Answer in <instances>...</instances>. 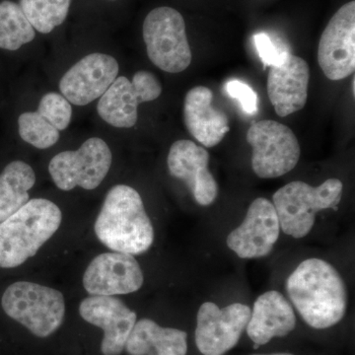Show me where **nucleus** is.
Returning a JSON list of instances; mask_svg holds the SVG:
<instances>
[{"label": "nucleus", "mask_w": 355, "mask_h": 355, "mask_svg": "<svg viewBox=\"0 0 355 355\" xmlns=\"http://www.w3.org/2000/svg\"><path fill=\"white\" fill-rule=\"evenodd\" d=\"M37 112L60 132L67 130L71 121V104L58 93L51 92L44 95Z\"/></svg>", "instance_id": "25"}, {"label": "nucleus", "mask_w": 355, "mask_h": 355, "mask_svg": "<svg viewBox=\"0 0 355 355\" xmlns=\"http://www.w3.org/2000/svg\"><path fill=\"white\" fill-rule=\"evenodd\" d=\"M36 37L19 4L10 0L0 3V49L19 50Z\"/></svg>", "instance_id": "22"}, {"label": "nucleus", "mask_w": 355, "mask_h": 355, "mask_svg": "<svg viewBox=\"0 0 355 355\" xmlns=\"http://www.w3.org/2000/svg\"><path fill=\"white\" fill-rule=\"evenodd\" d=\"M309 81V65L291 53L282 64L270 67L266 89L277 116H287L304 108Z\"/></svg>", "instance_id": "17"}, {"label": "nucleus", "mask_w": 355, "mask_h": 355, "mask_svg": "<svg viewBox=\"0 0 355 355\" xmlns=\"http://www.w3.org/2000/svg\"><path fill=\"white\" fill-rule=\"evenodd\" d=\"M36 183L31 166L13 161L0 174V222L6 220L29 202V190Z\"/></svg>", "instance_id": "21"}, {"label": "nucleus", "mask_w": 355, "mask_h": 355, "mask_svg": "<svg viewBox=\"0 0 355 355\" xmlns=\"http://www.w3.org/2000/svg\"><path fill=\"white\" fill-rule=\"evenodd\" d=\"M226 92L231 98L239 101L243 111L248 114H256L259 111L258 95L253 88L243 81L232 79L225 84Z\"/></svg>", "instance_id": "26"}, {"label": "nucleus", "mask_w": 355, "mask_h": 355, "mask_svg": "<svg viewBox=\"0 0 355 355\" xmlns=\"http://www.w3.org/2000/svg\"><path fill=\"white\" fill-rule=\"evenodd\" d=\"M354 81H355V79L354 77V79H352V93H354H354H355Z\"/></svg>", "instance_id": "29"}, {"label": "nucleus", "mask_w": 355, "mask_h": 355, "mask_svg": "<svg viewBox=\"0 0 355 355\" xmlns=\"http://www.w3.org/2000/svg\"><path fill=\"white\" fill-rule=\"evenodd\" d=\"M343 184L329 179L318 187L294 181L275 191L272 205L284 234L300 239L312 230L315 217L321 210L338 209L342 200Z\"/></svg>", "instance_id": "4"}, {"label": "nucleus", "mask_w": 355, "mask_h": 355, "mask_svg": "<svg viewBox=\"0 0 355 355\" xmlns=\"http://www.w3.org/2000/svg\"><path fill=\"white\" fill-rule=\"evenodd\" d=\"M167 163L171 176L187 184L198 205L207 207L214 202L218 184L209 170L207 149L191 140H177L170 148Z\"/></svg>", "instance_id": "16"}, {"label": "nucleus", "mask_w": 355, "mask_h": 355, "mask_svg": "<svg viewBox=\"0 0 355 355\" xmlns=\"http://www.w3.org/2000/svg\"><path fill=\"white\" fill-rule=\"evenodd\" d=\"M111 149L105 140L92 137L76 151H64L51 159L49 172L53 183L62 191L76 187L94 190L101 184L111 168Z\"/></svg>", "instance_id": "8"}, {"label": "nucleus", "mask_w": 355, "mask_h": 355, "mask_svg": "<svg viewBox=\"0 0 355 355\" xmlns=\"http://www.w3.org/2000/svg\"><path fill=\"white\" fill-rule=\"evenodd\" d=\"M253 355H294L291 354H286V352H282V354H253Z\"/></svg>", "instance_id": "28"}, {"label": "nucleus", "mask_w": 355, "mask_h": 355, "mask_svg": "<svg viewBox=\"0 0 355 355\" xmlns=\"http://www.w3.org/2000/svg\"><path fill=\"white\" fill-rule=\"evenodd\" d=\"M79 313L87 323L104 331L103 355H120L123 352L137 316L121 299L91 295L80 303Z\"/></svg>", "instance_id": "15"}, {"label": "nucleus", "mask_w": 355, "mask_h": 355, "mask_svg": "<svg viewBox=\"0 0 355 355\" xmlns=\"http://www.w3.org/2000/svg\"><path fill=\"white\" fill-rule=\"evenodd\" d=\"M71 0H20V7L34 30L49 34L67 19Z\"/></svg>", "instance_id": "23"}, {"label": "nucleus", "mask_w": 355, "mask_h": 355, "mask_svg": "<svg viewBox=\"0 0 355 355\" xmlns=\"http://www.w3.org/2000/svg\"><path fill=\"white\" fill-rule=\"evenodd\" d=\"M21 139L38 149L55 146L60 139V130L38 112H26L18 119Z\"/></svg>", "instance_id": "24"}, {"label": "nucleus", "mask_w": 355, "mask_h": 355, "mask_svg": "<svg viewBox=\"0 0 355 355\" xmlns=\"http://www.w3.org/2000/svg\"><path fill=\"white\" fill-rule=\"evenodd\" d=\"M125 349L130 355H186L188 335L178 329L163 328L146 318L135 323Z\"/></svg>", "instance_id": "20"}, {"label": "nucleus", "mask_w": 355, "mask_h": 355, "mask_svg": "<svg viewBox=\"0 0 355 355\" xmlns=\"http://www.w3.org/2000/svg\"><path fill=\"white\" fill-rule=\"evenodd\" d=\"M253 148L252 168L261 179H275L291 172L297 165L301 149L297 137L284 123L263 120L254 123L247 132Z\"/></svg>", "instance_id": "7"}, {"label": "nucleus", "mask_w": 355, "mask_h": 355, "mask_svg": "<svg viewBox=\"0 0 355 355\" xmlns=\"http://www.w3.org/2000/svg\"><path fill=\"white\" fill-rule=\"evenodd\" d=\"M251 317V308L233 303L220 308L214 302L200 307L196 345L203 355H223L236 347Z\"/></svg>", "instance_id": "10"}, {"label": "nucleus", "mask_w": 355, "mask_h": 355, "mask_svg": "<svg viewBox=\"0 0 355 355\" xmlns=\"http://www.w3.org/2000/svg\"><path fill=\"white\" fill-rule=\"evenodd\" d=\"M293 308L279 291L266 292L254 301L246 327L254 347L266 345L273 338H282L295 329Z\"/></svg>", "instance_id": "19"}, {"label": "nucleus", "mask_w": 355, "mask_h": 355, "mask_svg": "<svg viewBox=\"0 0 355 355\" xmlns=\"http://www.w3.org/2000/svg\"><path fill=\"white\" fill-rule=\"evenodd\" d=\"M214 93L205 86L191 88L184 103V121L191 137L210 148L220 144L230 130L227 114L212 107Z\"/></svg>", "instance_id": "18"}, {"label": "nucleus", "mask_w": 355, "mask_h": 355, "mask_svg": "<svg viewBox=\"0 0 355 355\" xmlns=\"http://www.w3.org/2000/svg\"><path fill=\"white\" fill-rule=\"evenodd\" d=\"M94 229L100 242L118 253L141 254L154 241L153 225L142 198L125 184H116L107 193Z\"/></svg>", "instance_id": "2"}, {"label": "nucleus", "mask_w": 355, "mask_h": 355, "mask_svg": "<svg viewBox=\"0 0 355 355\" xmlns=\"http://www.w3.org/2000/svg\"><path fill=\"white\" fill-rule=\"evenodd\" d=\"M318 62L330 80H342L355 69V1L347 2L331 17L320 39Z\"/></svg>", "instance_id": "11"}, {"label": "nucleus", "mask_w": 355, "mask_h": 355, "mask_svg": "<svg viewBox=\"0 0 355 355\" xmlns=\"http://www.w3.org/2000/svg\"><path fill=\"white\" fill-rule=\"evenodd\" d=\"M254 44L258 51L259 57L263 62V67H275L284 62L287 53V50H282L275 43L270 37L266 33H259L254 36Z\"/></svg>", "instance_id": "27"}, {"label": "nucleus", "mask_w": 355, "mask_h": 355, "mask_svg": "<svg viewBox=\"0 0 355 355\" xmlns=\"http://www.w3.org/2000/svg\"><path fill=\"white\" fill-rule=\"evenodd\" d=\"M55 203L33 198L17 212L0 222V268H17L38 253L62 223Z\"/></svg>", "instance_id": "3"}, {"label": "nucleus", "mask_w": 355, "mask_h": 355, "mask_svg": "<svg viewBox=\"0 0 355 355\" xmlns=\"http://www.w3.org/2000/svg\"><path fill=\"white\" fill-rule=\"evenodd\" d=\"M116 58L105 53H91L67 70L60 83V92L76 106H86L108 90L119 74Z\"/></svg>", "instance_id": "14"}, {"label": "nucleus", "mask_w": 355, "mask_h": 355, "mask_svg": "<svg viewBox=\"0 0 355 355\" xmlns=\"http://www.w3.org/2000/svg\"><path fill=\"white\" fill-rule=\"evenodd\" d=\"M279 233V217L272 202L258 198L250 205L241 225L227 236L226 244L239 258H263L272 251Z\"/></svg>", "instance_id": "12"}, {"label": "nucleus", "mask_w": 355, "mask_h": 355, "mask_svg": "<svg viewBox=\"0 0 355 355\" xmlns=\"http://www.w3.org/2000/svg\"><path fill=\"white\" fill-rule=\"evenodd\" d=\"M1 305L7 316L38 338L53 335L64 319L65 303L62 292L33 282H15L7 287Z\"/></svg>", "instance_id": "5"}, {"label": "nucleus", "mask_w": 355, "mask_h": 355, "mask_svg": "<svg viewBox=\"0 0 355 355\" xmlns=\"http://www.w3.org/2000/svg\"><path fill=\"white\" fill-rule=\"evenodd\" d=\"M286 291L306 324L317 330L336 326L347 312L345 282L335 266L321 259L303 261L287 279Z\"/></svg>", "instance_id": "1"}, {"label": "nucleus", "mask_w": 355, "mask_h": 355, "mask_svg": "<svg viewBox=\"0 0 355 355\" xmlns=\"http://www.w3.org/2000/svg\"><path fill=\"white\" fill-rule=\"evenodd\" d=\"M147 55L154 65L169 73H179L190 67L193 55L182 14L172 7L153 9L144 22Z\"/></svg>", "instance_id": "6"}, {"label": "nucleus", "mask_w": 355, "mask_h": 355, "mask_svg": "<svg viewBox=\"0 0 355 355\" xmlns=\"http://www.w3.org/2000/svg\"><path fill=\"white\" fill-rule=\"evenodd\" d=\"M144 277L132 254L105 253L96 257L86 268L83 286L90 295L114 296L139 291Z\"/></svg>", "instance_id": "13"}, {"label": "nucleus", "mask_w": 355, "mask_h": 355, "mask_svg": "<svg viewBox=\"0 0 355 355\" xmlns=\"http://www.w3.org/2000/svg\"><path fill=\"white\" fill-rule=\"evenodd\" d=\"M161 94L160 81L146 70L137 71L132 81L125 76L116 77L100 98L98 114L103 121L114 128H132L139 119V105L154 101Z\"/></svg>", "instance_id": "9"}, {"label": "nucleus", "mask_w": 355, "mask_h": 355, "mask_svg": "<svg viewBox=\"0 0 355 355\" xmlns=\"http://www.w3.org/2000/svg\"><path fill=\"white\" fill-rule=\"evenodd\" d=\"M113 1H114V0H113Z\"/></svg>", "instance_id": "30"}]
</instances>
